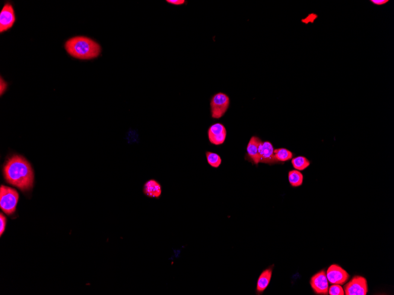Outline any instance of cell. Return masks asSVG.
I'll list each match as a JSON object with an SVG mask.
<instances>
[{"label": "cell", "instance_id": "1", "mask_svg": "<svg viewBox=\"0 0 394 295\" xmlns=\"http://www.w3.org/2000/svg\"><path fill=\"white\" fill-rule=\"evenodd\" d=\"M5 180L22 192H28L33 188L34 174L30 163L24 157L14 155L4 166Z\"/></svg>", "mask_w": 394, "mask_h": 295}, {"label": "cell", "instance_id": "2", "mask_svg": "<svg viewBox=\"0 0 394 295\" xmlns=\"http://www.w3.org/2000/svg\"><path fill=\"white\" fill-rule=\"evenodd\" d=\"M67 52L78 59L90 60L99 56L101 47L90 38L77 36L69 39L65 43Z\"/></svg>", "mask_w": 394, "mask_h": 295}, {"label": "cell", "instance_id": "18", "mask_svg": "<svg viewBox=\"0 0 394 295\" xmlns=\"http://www.w3.org/2000/svg\"><path fill=\"white\" fill-rule=\"evenodd\" d=\"M328 294L330 295H344L345 291L340 285L332 284L329 289Z\"/></svg>", "mask_w": 394, "mask_h": 295}, {"label": "cell", "instance_id": "10", "mask_svg": "<svg viewBox=\"0 0 394 295\" xmlns=\"http://www.w3.org/2000/svg\"><path fill=\"white\" fill-rule=\"evenodd\" d=\"M274 148L269 142H262L259 148L260 163L274 165L279 163L274 153Z\"/></svg>", "mask_w": 394, "mask_h": 295}, {"label": "cell", "instance_id": "9", "mask_svg": "<svg viewBox=\"0 0 394 295\" xmlns=\"http://www.w3.org/2000/svg\"><path fill=\"white\" fill-rule=\"evenodd\" d=\"M210 143L214 145L223 144L226 140L227 130L223 124L215 123L211 125L208 130Z\"/></svg>", "mask_w": 394, "mask_h": 295}, {"label": "cell", "instance_id": "13", "mask_svg": "<svg viewBox=\"0 0 394 295\" xmlns=\"http://www.w3.org/2000/svg\"><path fill=\"white\" fill-rule=\"evenodd\" d=\"M272 273L273 270L271 267L267 268L266 270L262 271V273L259 277L258 282H257V294L261 295L263 293L265 289H267L270 282L271 276H272Z\"/></svg>", "mask_w": 394, "mask_h": 295}, {"label": "cell", "instance_id": "12", "mask_svg": "<svg viewBox=\"0 0 394 295\" xmlns=\"http://www.w3.org/2000/svg\"><path fill=\"white\" fill-rule=\"evenodd\" d=\"M262 143V140L258 137L253 136L247 146V155L251 161L255 165H258L260 163L259 148Z\"/></svg>", "mask_w": 394, "mask_h": 295}, {"label": "cell", "instance_id": "17", "mask_svg": "<svg viewBox=\"0 0 394 295\" xmlns=\"http://www.w3.org/2000/svg\"><path fill=\"white\" fill-rule=\"evenodd\" d=\"M207 162L209 164L214 168L220 167L222 160L220 156L215 153L207 151L206 152Z\"/></svg>", "mask_w": 394, "mask_h": 295}, {"label": "cell", "instance_id": "8", "mask_svg": "<svg viewBox=\"0 0 394 295\" xmlns=\"http://www.w3.org/2000/svg\"><path fill=\"white\" fill-rule=\"evenodd\" d=\"M311 286L315 294L328 295L329 291L328 280L326 272L322 270L314 274L311 279Z\"/></svg>", "mask_w": 394, "mask_h": 295}, {"label": "cell", "instance_id": "15", "mask_svg": "<svg viewBox=\"0 0 394 295\" xmlns=\"http://www.w3.org/2000/svg\"><path fill=\"white\" fill-rule=\"evenodd\" d=\"M274 156L279 162L288 161L293 157V153L287 148H281L274 150Z\"/></svg>", "mask_w": 394, "mask_h": 295}, {"label": "cell", "instance_id": "22", "mask_svg": "<svg viewBox=\"0 0 394 295\" xmlns=\"http://www.w3.org/2000/svg\"><path fill=\"white\" fill-rule=\"evenodd\" d=\"M7 84L5 83V81L2 80V78L1 77V95H2V93L5 91V90L7 89Z\"/></svg>", "mask_w": 394, "mask_h": 295}, {"label": "cell", "instance_id": "5", "mask_svg": "<svg viewBox=\"0 0 394 295\" xmlns=\"http://www.w3.org/2000/svg\"><path fill=\"white\" fill-rule=\"evenodd\" d=\"M345 295H366L368 291L367 280L361 276H355L345 286Z\"/></svg>", "mask_w": 394, "mask_h": 295}, {"label": "cell", "instance_id": "4", "mask_svg": "<svg viewBox=\"0 0 394 295\" xmlns=\"http://www.w3.org/2000/svg\"><path fill=\"white\" fill-rule=\"evenodd\" d=\"M230 106L229 96L223 93H218L211 98V113L213 119H218L223 117L227 112Z\"/></svg>", "mask_w": 394, "mask_h": 295}, {"label": "cell", "instance_id": "6", "mask_svg": "<svg viewBox=\"0 0 394 295\" xmlns=\"http://www.w3.org/2000/svg\"><path fill=\"white\" fill-rule=\"evenodd\" d=\"M328 282L331 284L343 285L348 281L349 274L342 267L338 265H332L326 271Z\"/></svg>", "mask_w": 394, "mask_h": 295}, {"label": "cell", "instance_id": "21", "mask_svg": "<svg viewBox=\"0 0 394 295\" xmlns=\"http://www.w3.org/2000/svg\"><path fill=\"white\" fill-rule=\"evenodd\" d=\"M370 1L376 5H382L387 3L389 0H370Z\"/></svg>", "mask_w": 394, "mask_h": 295}, {"label": "cell", "instance_id": "19", "mask_svg": "<svg viewBox=\"0 0 394 295\" xmlns=\"http://www.w3.org/2000/svg\"><path fill=\"white\" fill-rule=\"evenodd\" d=\"M6 223V218L5 217V216L2 213H1V215H0V235L1 236L5 232Z\"/></svg>", "mask_w": 394, "mask_h": 295}, {"label": "cell", "instance_id": "7", "mask_svg": "<svg viewBox=\"0 0 394 295\" xmlns=\"http://www.w3.org/2000/svg\"><path fill=\"white\" fill-rule=\"evenodd\" d=\"M15 22L16 16L13 5L7 2L2 7L0 13V33L9 30Z\"/></svg>", "mask_w": 394, "mask_h": 295}, {"label": "cell", "instance_id": "3", "mask_svg": "<svg viewBox=\"0 0 394 295\" xmlns=\"http://www.w3.org/2000/svg\"><path fill=\"white\" fill-rule=\"evenodd\" d=\"M19 195L15 189L1 185L0 188V207L7 215L15 213Z\"/></svg>", "mask_w": 394, "mask_h": 295}, {"label": "cell", "instance_id": "14", "mask_svg": "<svg viewBox=\"0 0 394 295\" xmlns=\"http://www.w3.org/2000/svg\"><path fill=\"white\" fill-rule=\"evenodd\" d=\"M289 181L291 186L299 187L302 186L303 181V174L299 171H291L289 173Z\"/></svg>", "mask_w": 394, "mask_h": 295}, {"label": "cell", "instance_id": "20", "mask_svg": "<svg viewBox=\"0 0 394 295\" xmlns=\"http://www.w3.org/2000/svg\"><path fill=\"white\" fill-rule=\"evenodd\" d=\"M166 2L173 5H181L184 4L185 1L184 0H167Z\"/></svg>", "mask_w": 394, "mask_h": 295}, {"label": "cell", "instance_id": "11", "mask_svg": "<svg viewBox=\"0 0 394 295\" xmlns=\"http://www.w3.org/2000/svg\"><path fill=\"white\" fill-rule=\"evenodd\" d=\"M162 192V186L157 180H148L143 187V193L148 197L158 199L161 197Z\"/></svg>", "mask_w": 394, "mask_h": 295}, {"label": "cell", "instance_id": "16", "mask_svg": "<svg viewBox=\"0 0 394 295\" xmlns=\"http://www.w3.org/2000/svg\"><path fill=\"white\" fill-rule=\"evenodd\" d=\"M291 164L296 170L302 171L309 167L310 162L305 157L299 156L291 160Z\"/></svg>", "mask_w": 394, "mask_h": 295}]
</instances>
